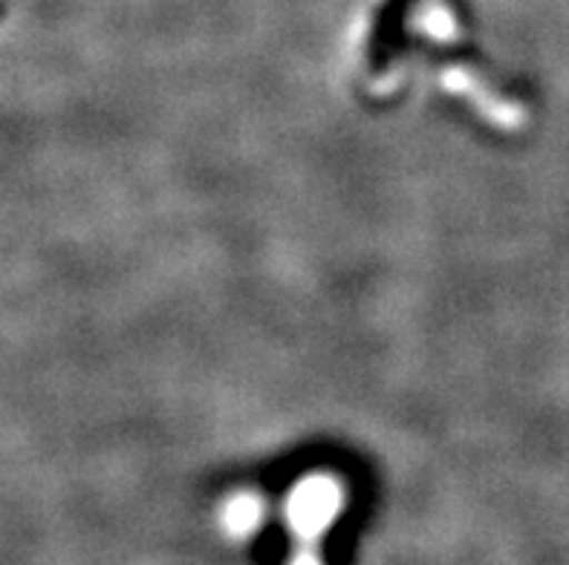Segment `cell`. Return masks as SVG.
<instances>
[{"label": "cell", "instance_id": "obj_1", "mask_svg": "<svg viewBox=\"0 0 569 565\" xmlns=\"http://www.w3.org/2000/svg\"><path fill=\"white\" fill-rule=\"evenodd\" d=\"M339 511V502L330 487H307L301 491L289 511L292 528H296V552H292V565H325L321 563V537L327 525Z\"/></svg>", "mask_w": 569, "mask_h": 565}]
</instances>
